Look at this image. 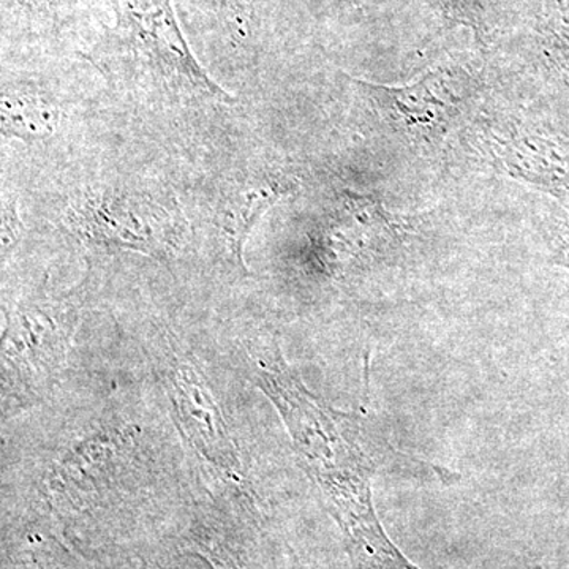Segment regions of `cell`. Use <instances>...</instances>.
Returning a JSON list of instances; mask_svg holds the SVG:
<instances>
[{
	"instance_id": "7a4b0ae2",
	"label": "cell",
	"mask_w": 569,
	"mask_h": 569,
	"mask_svg": "<svg viewBox=\"0 0 569 569\" xmlns=\"http://www.w3.org/2000/svg\"><path fill=\"white\" fill-rule=\"evenodd\" d=\"M116 21L86 58L111 88L170 103H233L183 39L171 0H114Z\"/></svg>"
},
{
	"instance_id": "4fadbf2b",
	"label": "cell",
	"mask_w": 569,
	"mask_h": 569,
	"mask_svg": "<svg viewBox=\"0 0 569 569\" xmlns=\"http://www.w3.org/2000/svg\"><path fill=\"white\" fill-rule=\"evenodd\" d=\"M22 233V223L20 213H18L17 200L11 194H3L2 200V253L13 249V246L20 241Z\"/></svg>"
},
{
	"instance_id": "8992f818",
	"label": "cell",
	"mask_w": 569,
	"mask_h": 569,
	"mask_svg": "<svg viewBox=\"0 0 569 569\" xmlns=\"http://www.w3.org/2000/svg\"><path fill=\"white\" fill-rule=\"evenodd\" d=\"M492 153L512 178L538 187L569 209V132L553 122L518 123L492 137Z\"/></svg>"
},
{
	"instance_id": "9c48e42d",
	"label": "cell",
	"mask_w": 569,
	"mask_h": 569,
	"mask_svg": "<svg viewBox=\"0 0 569 569\" xmlns=\"http://www.w3.org/2000/svg\"><path fill=\"white\" fill-rule=\"evenodd\" d=\"M59 118L58 103L47 92L32 86H3L0 103L3 137L26 142L44 140L54 133Z\"/></svg>"
},
{
	"instance_id": "3957f363",
	"label": "cell",
	"mask_w": 569,
	"mask_h": 569,
	"mask_svg": "<svg viewBox=\"0 0 569 569\" xmlns=\"http://www.w3.org/2000/svg\"><path fill=\"white\" fill-rule=\"evenodd\" d=\"M86 282L52 295L47 279L6 317L2 335V415L11 417L44 402L66 370L81 320Z\"/></svg>"
},
{
	"instance_id": "8fae6325",
	"label": "cell",
	"mask_w": 569,
	"mask_h": 569,
	"mask_svg": "<svg viewBox=\"0 0 569 569\" xmlns=\"http://www.w3.org/2000/svg\"><path fill=\"white\" fill-rule=\"evenodd\" d=\"M3 569H71L69 556L58 545H43L18 552L3 563Z\"/></svg>"
},
{
	"instance_id": "5b68a950",
	"label": "cell",
	"mask_w": 569,
	"mask_h": 569,
	"mask_svg": "<svg viewBox=\"0 0 569 569\" xmlns=\"http://www.w3.org/2000/svg\"><path fill=\"white\" fill-rule=\"evenodd\" d=\"M160 381L183 440L228 481L244 485V466L219 400L193 356L173 339L156 355Z\"/></svg>"
},
{
	"instance_id": "6da1fadb",
	"label": "cell",
	"mask_w": 569,
	"mask_h": 569,
	"mask_svg": "<svg viewBox=\"0 0 569 569\" xmlns=\"http://www.w3.org/2000/svg\"><path fill=\"white\" fill-rule=\"evenodd\" d=\"M250 376L276 407L307 477L347 539L376 527L373 477L380 452L369 443L361 421L329 406L306 387L279 348L249 355Z\"/></svg>"
},
{
	"instance_id": "277c9868",
	"label": "cell",
	"mask_w": 569,
	"mask_h": 569,
	"mask_svg": "<svg viewBox=\"0 0 569 569\" xmlns=\"http://www.w3.org/2000/svg\"><path fill=\"white\" fill-rule=\"evenodd\" d=\"M67 224L86 246L129 250L167 260L189 241V223L171 201L130 187H102L78 194Z\"/></svg>"
},
{
	"instance_id": "52a82bcc",
	"label": "cell",
	"mask_w": 569,
	"mask_h": 569,
	"mask_svg": "<svg viewBox=\"0 0 569 569\" xmlns=\"http://www.w3.org/2000/svg\"><path fill=\"white\" fill-rule=\"evenodd\" d=\"M376 100L377 107L411 137L445 132L458 118L463 88L451 84L441 74L430 73L411 84L389 86L358 82Z\"/></svg>"
},
{
	"instance_id": "ba28073f",
	"label": "cell",
	"mask_w": 569,
	"mask_h": 569,
	"mask_svg": "<svg viewBox=\"0 0 569 569\" xmlns=\"http://www.w3.org/2000/svg\"><path fill=\"white\" fill-rule=\"evenodd\" d=\"M296 181L279 171H254L224 194L220 230L234 258L246 272L244 247L254 224L280 200L296 189Z\"/></svg>"
},
{
	"instance_id": "30bf717a",
	"label": "cell",
	"mask_w": 569,
	"mask_h": 569,
	"mask_svg": "<svg viewBox=\"0 0 569 569\" xmlns=\"http://www.w3.org/2000/svg\"><path fill=\"white\" fill-rule=\"evenodd\" d=\"M142 569H223V565L200 545L178 542L157 552Z\"/></svg>"
},
{
	"instance_id": "7c38bea8",
	"label": "cell",
	"mask_w": 569,
	"mask_h": 569,
	"mask_svg": "<svg viewBox=\"0 0 569 569\" xmlns=\"http://www.w3.org/2000/svg\"><path fill=\"white\" fill-rule=\"evenodd\" d=\"M549 261L553 266L569 269V213H556L546 224Z\"/></svg>"
}]
</instances>
